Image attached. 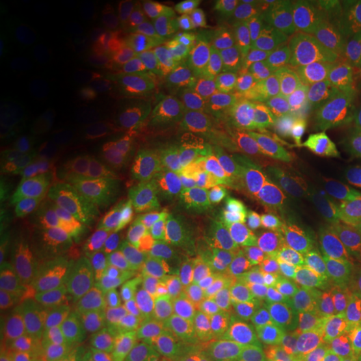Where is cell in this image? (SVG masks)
<instances>
[{
    "label": "cell",
    "instance_id": "1",
    "mask_svg": "<svg viewBox=\"0 0 361 361\" xmlns=\"http://www.w3.org/2000/svg\"><path fill=\"white\" fill-rule=\"evenodd\" d=\"M361 305V247L322 245L300 261L288 311L301 324L335 326Z\"/></svg>",
    "mask_w": 361,
    "mask_h": 361
},
{
    "label": "cell",
    "instance_id": "2",
    "mask_svg": "<svg viewBox=\"0 0 361 361\" xmlns=\"http://www.w3.org/2000/svg\"><path fill=\"white\" fill-rule=\"evenodd\" d=\"M281 202L298 231L319 245L361 243V180L288 183L266 189Z\"/></svg>",
    "mask_w": 361,
    "mask_h": 361
},
{
    "label": "cell",
    "instance_id": "3",
    "mask_svg": "<svg viewBox=\"0 0 361 361\" xmlns=\"http://www.w3.org/2000/svg\"><path fill=\"white\" fill-rule=\"evenodd\" d=\"M62 290L61 273L37 252L8 250L2 256V343L24 345L42 331L44 316Z\"/></svg>",
    "mask_w": 361,
    "mask_h": 361
},
{
    "label": "cell",
    "instance_id": "4",
    "mask_svg": "<svg viewBox=\"0 0 361 361\" xmlns=\"http://www.w3.org/2000/svg\"><path fill=\"white\" fill-rule=\"evenodd\" d=\"M303 326L288 310L271 303H241L221 311L209 326V340L221 350L256 345Z\"/></svg>",
    "mask_w": 361,
    "mask_h": 361
},
{
    "label": "cell",
    "instance_id": "5",
    "mask_svg": "<svg viewBox=\"0 0 361 361\" xmlns=\"http://www.w3.org/2000/svg\"><path fill=\"white\" fill-rule=\"evenodd\" d=\"M27 79L35 97L56 114H80L92 99L87 75L64 59L35 57L27 69Z\"/></svg>",
    "mask_w": 361,
    "mask_h": 361
},
{
    "label": "cell",
    "instance_id": "6",
    "mask_svg": "<svg viewBox=\"0 0 361 361\" xmlns=\"http://www.w3.org/2000/svg\"><path fill=\"white\" fill-rule=\"evenodd\" d=\"M139 293V279L123 271L90 296L80 311L78 329L84 336H102L117 331L133 313Z\"/></svg>",
    "mask_w": 361,
    "mask_h": 361
},
{
    "label": "cell",
    "instance_id": "7",
    "mask_svg": "<svg viewBox=\"0 0 361 361\" xmlns=\"http://www.w3.org/2000/svg\"><path fill=\"white\" fill-rule=\"evenodd\" d=\"M255 56L266 75L293 78L301 66L296 40L288 32L281 13L266 8L255 27Z\"/></svg>",
    "mask_w": 361,
    "mask_h": 361
},
{
    "label": "cell",
    "instance_id": "8",
    "mask_svg": "<svg viewBox=\"0 0 361 361\" xmlns=\"http://www.w3.org/2000/svg\"><path fill=\"white\" fill-rule=\"evenodd\" d=\"M72 223L78 236L89 247L106 250L114 246L124 233L121 209L102 194H87L74 206Z\"/></svg>",
    "mask_w": 361,
    "mask_h": 361
},
{
    "label": "cell",
    "instance_id": "9",
    "mask_svg": "<svg viewBox=\"0 0 361 361\" xmlns=\"http://www.w3.org/2000/svg\"><path fill=\"white\" fill-rule=\"evenodd\" d=\"M343 139V134L324 117L314 112L303 123L286 130L279 137V147H281L284 157V173L286 178H293L301 166L313 161L314 157L323 154L326 149L335 146Z\"/></svg>",
    "mask_w": 361,
    "mask_h": 361
},
{
    "label": "cell",
    "instance_id": "10",
    "mask_svg": "<svg viewBox=\"0 0 361 361\" xmlns=\"http://www.w3.org/2000/svg\"><path fill=\"white\" fill-rule=\"evenodd\" d=\"M341 4L331 0H306L295 13V40L300 52L301 67L313 75L318 67L323 45L335 24Z\"/></svg>",
    "mask_w": 361,
    "mask_h": 361
},
{
    "label": "cell",
    "instance_id": "11",
    "mask_svg": "<svg viewBox=\"0 0 361 361\" xmlns=\"http://www.w3.org/2000/svg\"><path fill=\"white\" fill-rule=\"evenodd\" d=\"M219 156L239 169L264 171L283 176L284 157L279 142L263 134H239L229 130L219 141Z\"/></svg>",
    "mask_w": 361,
    "mask_h": 361
},
{
    "label": "cell",
    "instance_id": "12",
    "mask_svg": "<svg viewBox=\"0 0 361 361\" xmlns=\"http://www.w3.org/2000/svg\"><path fill=\"white\" fill-rule=\"evenodd\" d=\"M256 194L246 180L214 173H196L183 186V200L196 211H226L233 202Z\"/></svg>",
    "mask_w": 361,
    "mask_h": 361
},
{
    "label": "cell",
    "instance_id": "13",
    "mask_svg": "<svg viewBox=\"0 0 361 361\" xmlns=\"http://www.w3.org/2000/svg\"><path fill=\"white\" fill-rule=\"evenodd\" d=\"M313 107L340 133L361 129V87L346 82H323L313 90Z\"/></svg>",
    "mask_w": 361,
    "mask_h": 361
},
{
    "label": "cell",
    "instance_id": "14",
    "mask_svg": "<svg viewBox=\"0 0 361 361\" xmlns=\"http://www.w3.org/2000/svg\"><path fill=\"white\" fill-rule=\"evenodd\" d=\"M291 183L333 184L361 180V161L345 141L336 142L323 154L306 162L293 174Z\"/></svg>",
    "mask_w": 361,
    "mask_h": 361
},
{
    "label": "cell",
    "instance_id": "15",
    "mask_svg": "<svg viewBox=\"0 0 361 361\" xmlns=\"http://www.w3.org/2000/svg\"><path fill=\"white\" fill-rule=\"evenodd\" d=\"M361 56V30L356 22L353 7L348 4H341L338 8L335 24L329 30L326 42L323 45L322 56H319L316 75L323 72L338 69L346 66L353 59Z\"/></svg>",
    "mask_w": 361,
    "mask_h": 361
},
{
    "label": "cell",
    "instance_id": "16",
    "mask_svg": "<svg viewBox=\"0 0 361 361\" xmlns=\"http://www.w3.org/2000/svg\"><path fill=\"white\" fill-rule=\"evenodd\" d=\"M82 137L89 151L99 159L112 161L128 147V130L114 114L92 111L82 123Z\"/></svg>",
    "mask_w": 361,
    "mask_h": 361
},
{
    "label": "cell",
    "instance_id": "17",
    "mask_svg": "<svg viewBox=\"0 0 361 361\" xmlns=\"http://www.w3.org/2000/svg\"><path fill=\"white\" fill-rule=\"evenodd\" d=\"M243 233H263L276 228L286 214L281 202H278L268 194H251L233 202L223 211Z\"/></svg>",
    "mask_w": 361,
    "mask_h": 361
},
{
    "label": "cell",
    "instance_id": "18",
    "mask_svg": "<svg viewBox=\"0 0 361 361\" xmlns=\"http://www.w3.org/2000/svg\"><path fill=\"white\" fill-rule=\"evenodd\" d=\"M194 279H196L194 291H200L207 301L228 306L226 310L241 305L238 300L245 298L250 291L247 279L238 271L229 268L207 266V268L197 271Z\"/></svg>",
    "mask_w": 361,
    "mask_h": 361
},
{
    "label": "cell",
    "instance_id": "19",
    "mask_svg": "<svg viewBox=\"0 0 361 361\" xmlns=\"http://www.w3.org/2000/svg\"><path fill=\"white\" fill-rule=\"evenodd\" d=\"M80 166L78 152L62 142H40L27 154V169L45 179L71 178Z\"/></svg>",
    "mask_w": 361,
    "mask_h": 361
},
{
    "label": "cell",
    "instance_id": "20",
    "mask_svg": "<svg viewBox=\"0 0 361 361\" xmlns=\"http://www.w3.org/2000/svg\"><path fill=\"white\" fill-rule=\"evenodd\" d=\"M196 239L207 252L228 255L243 245L245 233L224 213H216L209 214L196 226Z\"/></svg>",
    "mask_w": 361,
    "mask_h": 361
},
{
    "label": "cell",
    "instance_id": "21",
    "mask_svg": "<svg viewBox=\"0 0 361 361\" xmlns=\"http://www.w3.org/2000/svg\"><path fill=\"white\" fill-rule=\"evenodd\" d=\"M180 343H183V333L178 328L169 324H157L142 329L134 336L133 350L135 358L141 361H159L176 353Z\"/></svg>",
    "mask_w": 361,
    "mask_h": 361
},
{
    "label": "cell",
    "instance_id": "22",
    "mask_svg": "<svg viewBox=\"0 0 361 361\" xmlns=\"http://www.w3.org/2000/svg\"><path fill=\"white\" fill-rule=\"evenodd\" d=\"M238 17L233 7L218 4L206 8L201 20V32L204 42L211 49L223 51L234 42L238 35Z\"/></svg>",
    "mask_w": 361,
    "mask_h": 361
},
{
    "label": "cell",
    "instance_id": "23",
    "mask_svg": "<svg viewBox=\"0 0 361 361\" xmlns=\"http://www.w3.org/2000/svg\"><path fill=\"white\" fill-rule=\"evenodd\" d=\"M168 78L180 87L197 89L209 80V74L197 59L179 56L168 61Z\"/></svg>",
    "mask_w": 361,
    "mask_h": 361
},
{
    "label": "cell",
    "instance_id": "24",
    "mask_svg": "<svg viewBox=\"0 0 361 361\" xmlns=\"http://www.w3.org/2000/svg\"><path fill=\"white\" fill-rule=\"evenodd\" d=\"M264 75L266 74H261L259 71L247 69V67L233 71L224 85V96L229 106L233 109L241 107L247 101L252 89L264 79Z\"/></svg>",
    "mask_w": 361,
    "mask_h": 361
},
{
    "label": "cell",
    "instance_id": "25",
    "mask_svg": "<svg viewBox=\"0 0 361 361\" xmlns=\"http://www.w3.org/2000/svg\"><path fill=\"white\" fill-rule=\"evenodd\" d=\"M85 346L82 341L71 340V338H57L45 343L34 361H84Z\"/></svg>",
    "mask_w": 361,
    "mask_h": 361
},
{
    "label": "cell",
    "instance_id": "26",
    "mask_svg": "<svg viewBox=\"0 0 361 361\" xmlns=\"http://www.w3.org/2000/svg\"><path fill=\"white\" fill-rule=\"evenodd\" d=\"M286 361H333V345L328 335H319L300 345L295 350L284 351Z\"/></svg>",
    "mask_w": 361,
    "mask_h": 361
},
{
    "label": "cell",
    "instance_id": "27",
    "mask_svg": "<svg viewBox=\"0 0 361 361\" xmlns=\"http://www.w3.org/2000/svg\"><path fill=\"white\" fill-rule=\"evenodd\" d=\"M316 79L322 82H346L361 87V56L353 59L346 66L316 75Z\"/></svg>",
    "mask_w": 361,
    "mask_h": 361
},
{
    "label": "cell",
    "instance_id": "28",
    "mask_svg": "<svg viewBox=\"0 0 361 361\" xmlns=\"http://www.w3.org/2000/svg\"><path fill=\"white\" fill-rule=\"evenodd\" d=\"M13 96L11 89L4 85L2 87V97H0V139L6 142L11 137L13 129Z\"/></svg>",
    "mask_w": 361,
    "mask_h": 361
},
{
    "label": "cell",
    "instance_id": "29",
    "mask_svg": "<svg viewBox=\"0 0 361 361\" xmlns=\"http://www.w3.org/2000/svg\"><path fill=\"white\" fill-rule=\"evenodd\" d=\"M343 141H345L351 149H353L355 154L358 156V159L361 161V129L353 130V133H350V134H345L343 135Z\"/></svg>",
    "mask_w": 361,
    "mask_h": 361
},
{
    "label": "cell",
    "instance_id": "30",
    "mask_svg": "<svg viewBox=\"0 0 361 361\" xmlns=\"http://www.w3.org/2000/svg\"><path fill=\"white\" fill-rule=\"evenodd\" d=\"M106 361H141V360L135 358V356H130V355H114Z\"/></svg>",
    "mask_w": 361,
    "mask_h": 361
},
{
    "label": "cell",
    "instance_id": "31",
    "mask_svg": "<svg viewBox=\"0 0 361 361\" xmlns=\"http://www.w3.org/2000/svg\"><path fill=\"white\" fill-rule=\"evenodd\" d=\"M261 361H286V358H284V353H271Z\"/></svg>",
    "mask_w": 361,
    "mask_h": 361
},
{
    "label": "cell",
    "instance_id": "32",
    "mask_svg": "<svg viewBox=\"0 0 361 361\" xmlns=\"http://www.w3.org/2000/svg\"><path fill=\"white\" fill-rule=\"evenodd\" d=\"M353 11H355L356 22H358V27H360V30H361V2L355 4V6H353Z\"/></svg>",
    "mask_w": 361,
    "mask_h": 361
}]
</instances>
